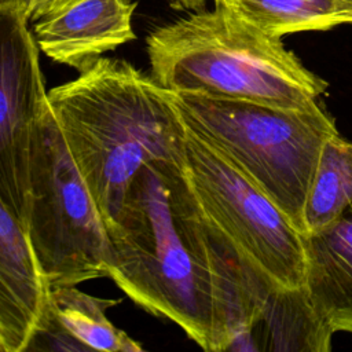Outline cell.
I'll return each mask as SVG.
<instances>
[{
  "label": "cell",
  "mask_w": 352,
  "mask_h": 352,
  "mask_svg": "<svg viewBox=\"0 0 352 352\" xmlns=\"http://www.w3.org/2000/svg\"><path fill=\"white\" fill-rule=\"evenodd\" d=\"M77 0H28L26 14L30 22L51 15Z\"/></svg>",
  "instance_id": "14"
},
{
  "label": "cell",
  "mask_w": 352,
  "mask_h": 352,
  "mask_svg": "<svg viewBox=\"0 0 352 352\" xmlns=\"http://www.w3.org/2000/svg\"><path fill=\"white\" fill-rule=\"evenodd\" d=\"M146 44L151 77L172 94L305 107L327 89L280 37L217 3L213 10L157 28Z\"/></svg>",
  "instance_id": "3"
},
{
  "label": "cell",
  "mask_w": 352,
  "mask_h": 352,
  "mask_svg": "<svg viewBox=\"0 0 352 352\" xmlns=\"http://www.w3.org/2000/svg\"><path fill=\"white\" fill-rule=\"evenodd\" d=\"M0 352H3V348H1V345H0Z\"/></svg>",
  "instance_id": "17"
},
{
  "label": "cell",
  "mask_w": 352,
  "mask_h": 352,
  "mask_svg": "<svg viewBox=\"0 0 352 352\" xmlns=\"http://www.w3.org/2000/svg\"><path fill=\"white\" fill-rule=\"evenodd\" d=\"M51 287L19 219L0 199V345L28 351L45 319Z\"/></svg>",
  "instance_id": "9"
},
{
  "label": "cell",
  "mask_w": 352,
  "mask_h": 352,
  "mask_svg": "<svg viewBox=\"0 0 352 352\" xmlns=\"http://www.w3.org/2000/svg\"><path fill=\"white\" fill-rule=\"evenodd\" d=\"M25 231L50 287L109 278L113 250L104 220L50 110L30 153Z\"/></svg>",
  "instance_id": "6"
},
{
  "label": "cell",
  "mask_w": 352,
  "mask_h": 352,
  "mask_svg": "<svg viewBox=\"0 0 352 352\" xmlns=\"http://www.w3.org/2000/svg\"><path fill=\"white\" fill-rule=\"evenodd\" d=\"M120 302L91 296L76 286L52 287L45 319L34 340L50 337L55 349L67 351H143L136 340L116 327L106 315L109 308Z\"/></svg>",
  "instance_id": "11"
},
{
  "label": "cell",
  "mask_w": 352,
  "mask_h": 352,
  "mask_svg": "<svg viewBox=\"0 0 352 352\" xmlns=\"http://www.w3.org/2000/svg\"><path fill=\"white\" fill-rule=\"evenodd\" d=\"M214 3L276 37L352 23V0H214Z\"/></svg>",
  "instance_id": "12"
},
{
  "label": "cell",
  "mask_w": 352,
  "mask_h": 352,
  "mask_svg": "<svg viewBox=\"0 0 352 352\" xmlns=\"http://www.w3.org/2000/svg\"><path fill=\"white\" fill-rule=\"evenodd\" d=\"M184 126L183 172L213 228L267 294L302 292L304 235L253 180Z\"/></svg>",
  "instance_id": "5"
},
{
  "label": "cell",
  "mask_w": 352,
  "mask_h": 352,
  "mask_svg": "<svg viewBox=\"0 0 352 352\" xmlns=\"http://www.w3.org/2000/svg\"><path fill=\"white\" fill-rule=\"evenodd\" d=\"M352 202V142L337 131L323 144L304 205V234L329 226Z\"/></svg>",
  "instance_id": "13"
},
{
  "label": "cell",
  "mask_w": 352,
  "mask_h": 352,
  "mask_svg": "<svg viewBox=\"0 0 352 352\" xmlns=\"http://www.w3.org/2000/svg\"><path fill=\"white\" fill-rule=\"evenodd\" d=\"M304 235V293L333 334H352V202L326 227Z\"/></svg>",
  "instance_id": "10"
},
{
  "label": "cell",
  "mask_w": 352,
  "mask_h": 352,
  "mask_svg": "<svg viewBox=\"0 0 352 352\" xmlns=\"http://www.w3.org/2000/svg\"><path fill=\"white\" fill-rule=\"evenodd\" d=\"M106 230L113 250L109 278L202 349H231L261 320L270 296L205 216L182 155L143 165Z\"/></svg>",
  "instance_id": "1"
},
{
  "label": "cell",
  "mask_w": 352,
  "mask_h": 352,
  "mask_svg": "<svg viewBox=\"0 0 352 352\" xmlns=\"http://www.w3.org/2000/svg\"><path fill=\"white\" fill-rule=\"evenodd\" d=\"M170 95L184 124L253 180L304 234L315 166L324 142L337 132L319 103L283 107L190 92Z\"/></svg>",
  "instance_id": "4"
},
{
  "label": "cell",
  "mask_w": 352,
  "mask_h": 352,
  "mask_svg": "<svg viewBox=\"0 0 352 352\" xmlns=\"http://www.w3.org/2000/svg\"><path fill=\"white\" fill-rule=\"evenodd\" d=\"M1 3H22V4H28V0H0V4Z\"/></svg>",
  "instance_id": "16"
},
{
  "label": "cell",
  "mask_w": 352,
  "mask_h": 352,
  "mask_svg": "<svg viewBox=\"0 0 352 352\" xmlns=\"http://www.w3.org/2000/svg\"><path fill=\"white\" fill-rule=\"evenodd\" d=\"M209 0H173V4H176L180 8H198L204 6Z\"/></svg>",
  "instance_id": "15"
},
{
  "label": "cell",
  "mask_w": 352,
  "mask_h": 352,
  "mask_svg": "<svg viewBox=\"0 0 352 352\" xmlns=\"http://www.w3.org/2000/svg\"><path fill=\"white\" fill-rule=\"evenodd\" d=\"M133 0H77L33 22L41 52L78 73L135 38Z\"/></svg>",
  "instance_id": "8"
},
{
  "label": "cell",
  "mask_w": 352,
  "mask_h": 352,
  "mask_svg": "<svg viewBox=\"0 0 352 352\" xmlns=\"http://www.w3.org/2000/svg\"><path fill=\"white\" fill-rule=\"evenodd\" d=\"M29 22L25 4H0V199L22 226L29 201L32 144L48 109L40 48Z\"/></svg>",
  "instance_id": "7"
},
{
  "label": "cell",
  "mask_w": 352,
  "mask_h": 352,
  "mask_svg": "<svg viewBox=\"0 0 352 352\" xmlns=\"http://www.w3.org/2000/svg\"><path fill=\"white\" fill-rule=\"evenodd\" d=\"M48 104L106 228L143 165L183 153L186 126L170 92L126 60L102 56L54 87Z\"/></svg>",
  "instance_id": "2"
}]
</instances>
